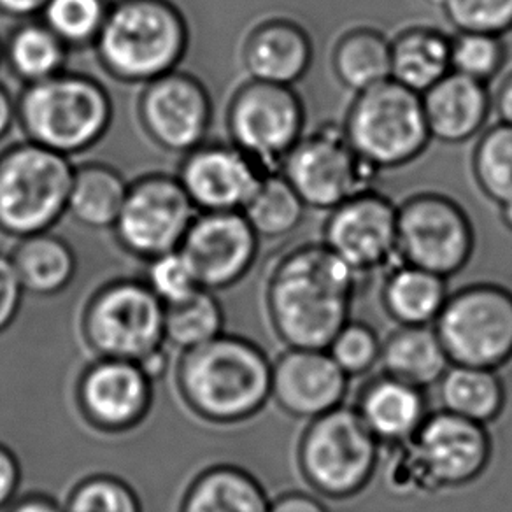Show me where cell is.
Masks as SVG:
<instances>
[{"label": "cell", "instance_id": "6da1fadb", "mask_svg": "<svg viewBox=\"0 0 512 512\" xmlns=\"http://www.w3.org/2000/svg\"><path fill=\"white\" fill-rule=\"evenodd\" d=\"M360 274L325 244H306L279 258L267 285L274 332L293 349H321L349 323Z\"/></svg>", "mask_w": 512, "mask_h": 512}, {"label": "cell", "instance_id": "7a4b0ae2", "mask_svg": "<svg viewBox=\"0 0 512 512\" xmlns=\"http://www.w3.org/2000/svg\"><path fill=\"white\" fill-rule=\"evenodd\" d=\"M176 388L197 418L232 427L255 418L271 402L272 363L256 342L221 334L181 353Z\"/></svg>", "mask_w": 512, "mask_h": 512}, {"label": "cell", "instance_id": "3957f363", "mask_svg": "<svg viewBox=\"0 0 512 512\" xmlns=\"http://www.w3.org/2000/svg\"><path fill=\"white\" fill-rule=\"evenodd\" d=\"M190 46V27L172 0H113L93 44L107 76L148 85L178 71Z\"/></svg>", "mask_w": 512, "mask_h": 512}, {"label": "cell", "instance_id": "277c9868", "mask_svg": "<svg viewBox=\"0 0 512 512\" xmlns=\"http://www.w3.org/2000/svg\"><path fill=\"white\" fill-rule=\"evenodd\" d=\"M16 107L27 141L69 158L97 146L114 116L109 90L81 72L64 71L23 86Z\"/></svg>", "mask_w": 512, "mask_h": 512}, {"label": "cell", "instance_id": "5b68a950", "mask_svg": "<svg viewBox=\"0 0 512 512\" xmlns=\"http://www.w3.org/2000/svg\"><path fill=\"white\" fill-rule=\"evenodd\" d=\"M71 158L30 141L0 151V234L13 239L50 232L67 214Z\"/></svg>", "mask_w": 512, "mask_h": 512}, {"label": "cell", "instance_id": "8992f818", "mask_svg": "<svg viewBox=\"0 0 512 512\" xmlns=\"http://www.w3.org/2000/svg\"><path fill=\"white\" fill-rule=\"evenodd\" d=\"M344 134L372 169H399L420 158L432 141L420 93L393 79L356 93Z\"/></svg>", "mask_w": 512, "mask_h": 512}, {"label": "cell", "instance_id": "52a82bcc", "mask_svg": "<svg viewBox=\"0 0 512 512\" xmlns=\"http://www.w3.org/2000/svg\"><path fill=\"white\" fill-rule=\"evenodd\" d=\"M379 448L356 407L342 404L307 425L300 437V472L316 495L349 497L369 481Z\"/></svg>", "mask_w": 512, "mask_h": 512}, {"label": "cell", "instance_id": "ba28073f", "mask_svg": "<svg viewBox=\"0 0 512 512\" xmlns=\"http://www.w3.org/2000/svg\"><path fill=\"white\" fill-rule=\"evenodd\" d=\"M435 332L455 365L497 370L512 358V290L474 281L449 292Z\"/></svg>", "mask_w": 512, "mask_h": 512}, {"label": "cell", "instance_id": "9c48e42d", "mask_svg": "<svg viewBox=\"0 0 512 512\" xmlns=\"http://www.w3.org/2000/svg\"><path fill=\"white\" fill-rule=\"evenodd\" d=\"M81 332L97 358L141 362L165 348V306L143 279H114L88 300Z\"/></svg>", "mask_w": 512, "mask_h": 512}, {"label": "cell", "instance_id": "30bf717a", "mask_svg": "<svg viewBox=\"0 0 512 512\" xmlns=\"http://www.w3.org/2000/svg\"><path fill=\"white\" fill-rule=\"evenodd\" d=\"M306 107L293 86L249 79L235 90L227 109L230 143L278 174L286 155L304 136Z\"/></svg>", "mask_w": 512, "mask_h": 512}, {"label": "cell", "instance_id": "8fae6325", "mask_svg": "<svg viewBox=\"0 0 512 512\" xmlns=\"http://www.w3.org/2000/svg\"><path fill=\"white\" fill-rule=\"evenodd\" d=\"M279 174L306 207L334 211L355 195L374 190L377 171L358 157L344 128L323 125L293 146Z\"/></svg>", "mask_w": 512, "mask_h": 512}, {"label": "cell", "instance_id": "7c38bea8", "mask_svg": "<svg viewBox=\"0 0 512 512\" xmlns=\"http://www.w3.org/2000/svg\"><path fill=\"white\" fill-rule=\"evenodd\" d=\"M474 251V225L456 200L442 193L423 192L400 204V262L449 281L465 271Z\"/></svg>", "mask_w": 512, "mask_h": 512}, {"label": "cell", "instance_id": "4fadbf2b", "mask_svg": "<svg viewBox=\"0 0 512 512\" xmlns=\"http://www.w3.org/2000/svg\"><path fill=\"white\" fill-rule=\"evenodd\" d=\"M197 213L176 176L146 174L128 186L114 237L123 251L148 262L181 248Z\"/></svg>", "mask_w": 512, "mask_h": 512}, {"label": "cell", "instance_id": "5bb4252c", "mask_svg": "<svg viewBox=\"0 0 512 512\" xmlns=\"http://www.w3.org/2000/svg\"><path fill=\"white\" fill-rule=\"evenodd\" d=\"M137 116L151 143L172 155H186L207 141L213 97L197 76L178 69L144 85Z\"/></svg>", "mask_w": 512, "mask_h": 512}, {"label": "cell", "instance_id": "9a60e30c", "mask_svg": "<svg viewBox=\"0 0 512 512\" xmlns=\"http://www.w3.org/2000/svg\"><path fill=\"white\" fill-rule=\"evenodd\" d=\"M153 384L137 362L95 358L76 384L79 413L104 434L132 432L150 414Z\"/></svg>", "mask_w": 512, "mask_h": 512}, {"label": "cell", "instance_id": "2e32d148", "mask_svg": "<svg viewBox=\"0 0 512 512\" xmlns=\"http://www.w3.org/2000/svg\"><path fill=\"white\" fill-rule=\"evenodd\" d=\"M323 244L360 276L374 272L399 256V207L376 190L355 195L330 214Z\"/></svg>", "mask_w": 512, "mask_h": 512}, {"label": "cell", "instance_id": "e0dca14e", "mask_svg": "<svg viewBox=\"0 0 512 512\" xmlns=\"http://www.w3.org/2000/svg\"><path fill=\"white\" fill-rule=\"evenodd\" d=\"M267 176L271 172L234 143L206 141L183 155L176 178L199 213H242Z\"/></svg>", "mask_w": 512, "mask_h": 512}, {"label": "cell", "instance_id": "ac0fdd59", "mask_svg": "<svg viewBox=\"0 0 512 512\" xmlns=\"http://www.w3.org/2000/svg\"><path fill=\"white\" fill-rule=\"evenodd\" d=\"M407 444L414 463L435 488L469 483L490 460L486 425L448 411L427 416Z\"/></svg>", "mask_w": 512, "mask_h": 512}, {"label": "cell", "instance_id": "d6986e66", "mask_svg": "<svg viewBox=\"0 0 512 512\" xmlns=\"http://www.w3.org/2000/svg\"><path fill=\"white\" fill-rule=\"evenodd\" d=\"M200 286L221 292L248 276L260 249V237L239 211L197 213L181 244Z\"/></svg>", "mask_w": 512, "mask_h": 512}, {"label": "cell", "instance_id": "ffe728a7", "mask_svg": "<svg viewBox=\"0 0 512 512\" xmlns=\"http://www.w3.org/2000/svg\"><path fill=\"white\" fill-rule=\"evenodd\" d=\"M349 377L321 349H286L272 363V400L295 420H316L342 406Z\"/></svg>", "mask_w": 512, "mask_h": 512}, {"label": "cell", "instance_id": "44dd1931", "mask_svg": "<svg viewBox=\"0 0 512 512\" xmlns=\"http://www.w3.org/2000/svg\"><path fill=\"white\" fill-rule=\"evenodd\" d=\"M313 39L299 22L274 16L256 23L242 43L249 79L293 86L313 65Z\"/></svg>", "mask_w": 512, "mask_h": 512}, {"label": "cell", "instance_id": "7402d4cb", "mask_svg": "<svg viewBox=\"0 0 512 512\" xmlns=\"http://www.w3.org/2000/svg\"><path fill=\"white\" fill-rule=\"evenodd\" d=\"M421 99L430 136L446 144L467 143L479 136L493 107L488 85L453 71Z\"/></svg>", "mask_w": 512, "mask_h": 512}, {"label": "cell", "instance_id": "603a6c76", "mask_svg": "<svg viewBox=\"0 0 512 512\" xmlns=\"http://www.w3.org/2000/svg\"><path fill=\"white\" fill-rule=\"evenodd\" d=\"M356 411L383 444L406 442L427 418L425 392L395 377H377L360 392Z\"/></svg>", "mask_w": 512, "mask_h": 512}, {"label": "cell", "instance_id": "cb8c5ba5", "mask_svg": "<svg viewBox=\"0 0 512 512\" xmlns=\"http://www.w3.org/2000/svg\"><path fill=\"white\" fill-rule=\"evenodd\" d=\"M271 498L251 472L232 463L207 467L188 484L178 512H269Z\"/></svg>", "mask_w": 512, "mask_h": 512}, {"label": "cell", "instance_id": "d4e9b609", "mask_svg": "<svg viewBox=\"0 0 512 512\" xmlns=\"http://www.w3.org/2000/svg\"><path fill=\"white\" fill-rule=\"evenodd\" d=\"M381 365L386 376L428 390L451 367L439 335L428 325L402 327L386 337L381 346Z\"/></svg>", "mask_w": 512, "mask_h": 512}, {"label": "cell", "instance_id": "484cf974", "mask_svg": "<svg viewBox=\"0 0 512 512\" xmlns=\"http://www.w3.org/2000/svg\"><path fill=\"white\" fill-rule=\"evenodd\" d=\"M125 176L113 165L86 162L74 169L67 214L88 230H113L128 193Z\"/></svg>", "mask_w": 512, "mask_h": 512}, {"label": "cell", "instance_id": "4316f807", "mask_svg": "<svg viewBox=\"0 0 512 512\" xmlns=\"http://www.w3.org/2000/svg\"><path fill=\"white\" fill-rule=\"evenodd\" d=\"M11 258L25 292L39 297L65 292L78 272L71 244L51 230L20 239Z\"/></svg>", "mask_w": 512, "mask_h": 512}, {"label": "cell", "instance_id": "83f0119b", "mask_svg": "<svg viewBox=\"0 0 512 512\" xmlns=\"http://www.w3.org/2000/svg\"><path fill=\"white\" fill-rule=\"evenodd\" d=\"M451 72V39L432 27H409L392 39V79L428 92Z\"/></svg>", "mask_w": 512, "mask_h": 512}, {"label": "cell", "instance_id": "f1b7e54d", "mask_svg": "<svg viewBox=\"0 0 512 512\" xmlns=\"http://www.w3.org/2000/svg\"><path fill=\"white\" fill-rule=\"evenodd\" d=\"M448 297V279L404 262L393 267L384 281V307L402 327H421L437 320Z\"/></svg>", "mask_w": 512, "mask_h": 512}, {"label": "cell", "instance_id": "f546056e", "mask_svg": "<svg viewBox=\"0 0 512 512\" xmlns=\"http://www.w3.org/2000/svg\"><path fill=\"white\" fill-rule=\"evenodd\" d=\"M332 71L349 92L381 85L392 79V39L372 27L344 32L332 50Z\"/></svg>", "mask_w": 512, "mask_h": 512}, {"label": "cell", "instance_id": "4dcf8cb0", "mask_svg": "<svg viewBox=\"0 0 512 512\" xmlns=\"http://www.w3.org/2000/svg\"><path fill=\"white\" fill-rule=\"evenodd\" d=\"M69 55L71 48L36 18L18 23L4 41V62L25 86L67 71Z\"/></svg>", "mask_w": 512, "mask_h": 512}, {"label": "cell", "instance_id": "1f68e13d", "mask_svg": "<svg viewBox=\"0 0 512 512\" xmlns=\"http://www.w3.org/2000/svg\"><path fill=\"white\" fill-rule=\"evenodd\" d=\"M444 411L486 425L504 407L505 390L497 370L453 365L439 381Z\"/></svg>", "mask_w": 512, "mask_h": 512}, {"label": "cell", "instance_id": "d6a6232c", "mask_svg": "<svg viewBox=\"0 0 512 512\" xmlns=\"http://www.w3.org/2000/svg\"><path fill=\"white\" fill-rule=\"evenodd\" d=\"M306 209L299 193L278 172L265 178L242 214L260 241H276L293 234L302 225Z\"/></svg>", "mask_w": 512, "mask_h": 512}, {"label": "cell", "instance_id": "836d02e7", "mask_svg": "<svg viewBox=\"0 0 512 512\" xmlns=\"http://www.w3.org/2000/svg\"><path fill=\"white\" fill-rule=\"evenodd\" d=\"M225 313L216 293L200 288L192 297L165 306V344L183 353L225 334Z\"/></svg>", "mask_w": 512, "mask_h": 512}, {"label": "cell", "instance_id": "e575fe53", "mask_svg": "<svg viewBox=\"0 0 512 512\" xmlns=\"http://www.w3.org/2000/svg\"><path fill=\"white\" fill-rule=\"evenodd\" d=\"M481 192L498 206L512 202V127L497 123L484 130L472 157Z\"/></svg>", "mask_w": 512, "mask_h": 512}, {"label": "cell", "instance_id": "d590c367", "mask_svg": "<svg viewBox=\"0 0 512 512\" xmlns=\"http://www.w3.org/2000/svg\"><path fill=\"white\" fill-rule=\"evenodd\" d=\"M113 0H48L43 20L71 50L93 48Z\"/></svg>", "mask_w": 512, "mask_h": 512}, {"label": "cell", "instance_id": "8d00e7d4", "mask_svg": "<svg viewBox=\"0 0 512 512\" xmlns=\"http://www.w3.org/2000/svg\"><path fill=\"white\" fill-rule=\"evenodd\" d=\"M65 512H143L136 490L120 477L93 474L81 479L65 500Z\"/></svg>", "mask_w": 512, "mask_h": 512}, {"label": "cell", "instance_id": "74e56055", "mask_svg": "<svg viewBox=\"0 0 512 512\" xmlns=\"http://www.w3.org/2000/svg\"><path fill=\"white\" fill-rule=\"evenodd\" d=\"M507 57L502 37L458 32L451 39V71L488 85L502 71Z\"/></svg>", "mask_w": 512, "mask_h": 512}, {"label": "cell", "instance_id": "f35d334b", "mask_svg": "<svg viewBox=\"0 0 512 512\" xmlns=\"http://www.w3.org/2000/svg\"><path fill=\"white\" fill-rule=\"evenodd\" d=\"M143 281L164 306L183 302L202 288L190 260L181 249L148 260Z\"/></svg>", "mask_w": 512, "mask_h": 512}, {"label": "cell", "instance_id": "ab89813d", "mask_svg": "<svg viewBox=\"0 0 512 512\" xmlns=\"http://www.w3.org/2000/svg\"><path fill=\"white\" fill-rule=\"evenodd\" d=\"M439 8L458 32L502 37L512 30V0H442Z\"/></svg>", "mask_w": 512, "mask_h": 512}, {"label": "cell", "instance_id": "60d3db41", "mask_svg": "<svg viewBox=\"0 0 512 512\" xmlns=\"http://www.w3.org/2000/svg\"><path fill=\"white\" fill-rule=\"evenodd\" d=\"M328 353L348 377L367 374L381 356V344L374 328L362 321H349L334 341L328 346Z\"/></svg>", "mask_w": 512, "mask_h": 512}, {"label": "cell", "instance_id": "b9f144b4", "mask_svg": "<svg viewBox=\"0 0 512 512\" xmlns=\"http://www.w3.org/2000/svg\"><path fill=\"white\" fill-rule=\"evenodd\" d=\"M25 288L16 272L13 258L0 251V334H4L22 309Z\"/></svg>", "mask_w": 512, "mask_h": 512}, {"label": "cell", "instance_id": "7bdbcfd3", "mask_svg": "<svg viewBox=\"0 0 512 512\" xmlns=\"http://www.w3.org/2000/svg\"><path fill=\"white\" fill-rule=\"evenodd\" d=\"M22 484V465L15 453L0 442V511L13 504Z\"/></svg>", "mask_w": 512, "mask_h": 512}, {"label": "cell", "instance_id": "ee69618b", "mask_svg": "<svg viewBox=\"0 0 512 512\" xmlns=\"http://www.w3.org/2000/svg\"><path fill=\"white\" fill-rule=\"evenodd\" d=\"M269 512H328L321 498L307 491H286L274 498Z\"/></svg>", "mask_w": 512, "mask_h": 512}, {"label": "cell", "instance_id": "f6af8a7d", "mask_svg": "<svg viewBox=\"0 0 512 512\" xmlns=\"http://www.w3.org/2000/svg\"><path fill=\"white\" fill-rule=\"evenodd\" d=\"M48 0H0V15L18 22L41 16Z\"/></svg>", "mask_w": 512, "mask_h": 512}, {"label": "cell", "instance_id": "bcb514c9", "mask_svg": "<svg viewBox=\"0 0 512 512\" xmlns=\"http://www.w3.org/2000/svg\"><path fill=\"white\" fill-rule=\"evenodd\" d=\"M6 512H65L64 505L43 493H30L9 505Z\"/></svg>", "mask_w": 512, "mask_h": 512}, {"label": "cell", "instance_id": "7dc6e473", "mask_svg": "<svg viewBox=\"0 0 512 512\" xmlns=\"http://www.w3.org/2000/svg\"><path fill=\"white\" fill-rule=\"evenodd\" d=\"M15 123H18L16 99L8 86L0 83V143L9 136Z\"/></svg>", "mask_w": 512, "mask_h": 512}, {"label": "cell", "instance_id": "c3c4849f", "mask_svg": "<svg viewBox=\"0 0 512 512\" xmlns=\"http://www.w3.org/2000/svg\"><path fill=\"white\" fill-rule=\"evenodd\" d=\"M493 107L497 109L500 123L512 127V72L505 76L502 85L498 86L497 95L493 99Z\"/></svg>", "mask_w": 512, "mask_h": 512}, {"label": "cell", "instance_id": "681fc988", "mask_svg": "<svg viewBox=\"0 0 512 512\" xmlns=\"http://www.w3.org/2000/svg\"><path fill=\"white\" fill-rule=\"evenodd\" d=\"M139 367L144 370V374L150 377L151 381L155 383L158 379L165 376V372L169 369V355H167V346L158 349L155 353L146 356L144 360L139 362Z\"/></svg>", "mask_w": 512, "mask_h": 512}, {"label": "cell", "instance_id": "f907efd6", "mask_svg": "<svg viewBox=\"0 0 512 512\" xmlns=\"http://www.w3.org/2000/svg\"><path fill=\"white\" fill-rule=\"evenodd\" d=\"M500 216H502V223H504L505 228L512 232V202L511 204L500 206Z\"/></svg>", "mask_w": 512, "mask_h": 512}, {"label": "cell", "instance_id": "816d5d0a", "mask_svg": "<svg viewBox=\"0 0 512 512\" xmlns=\"http://www.w3.org/2000/svg\"><path fill=\"white\" fill-rule=\"evenodd\" d=\"M4 64V41L0 37V65Z\"/></svg>", "mask_w": 512, "mask_h": 512}, {"label": "cell", "instance_id": "f5cc1de1", "mask_svg": "<svg viewBox=\"0 0 512 512\" xmlns=\"http://www.w3.org/2000/svg\"><path fill=\"white\" fill-rule=\"evenodd\" d=\"M430 4H434V6H441L442 0H428Z\"/></svg>", "mask_w": 512, "mask_h": 512}]
</instances>
